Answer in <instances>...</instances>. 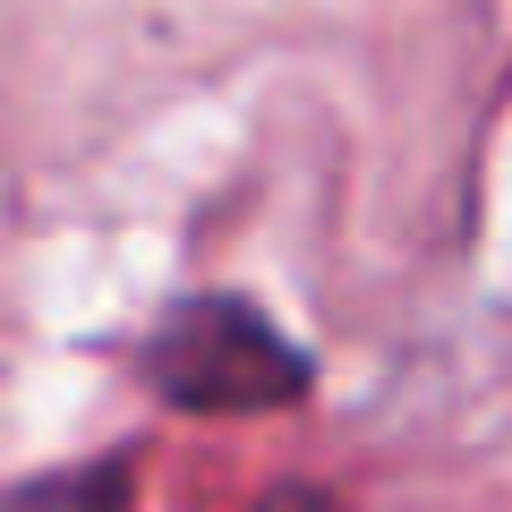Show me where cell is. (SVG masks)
<instances>
[{"instance_id":"6da1fadb","label":"cell","mask_w":512,"mask_h":512,"mask_svg":"<svg viewBox=\"0 0 512 512\" xmlns=\"http://www.w3.org/2000/svg\"><path fill=\"white\" fill-rule=\"evenodd\" d=\"M146 384L171 410H197V419H248V410H291L308 402V350L274 325L265 308L231 291H197L146 333Z\"/></svg>"},{"instance_id":"7a4b0ae2","label":"cell","mask_w":512,"mask_h":512,"mask_svg":"<svg viewBox=\"0 0 512 512\" xmlns=\"http://www.w3.org/2000/svg\"><path fill=\"white\" fill-rule=\"evenodd\" d=\"M137 461H69V470H35V478H0V512H128Z\"/></svg>"},{"instance_id":"3957f363","label":"cell","mask_w":512,"mask_h":512,"mask_svg":"<svg viewBox=\"0 0 512 512\" xmlns=\"http://www.w3.org/2000/svg\"><path fill=\"white\" fill-rule=\"evenodd\" d=\"M248 512H342V495H333V487H316V478H274V487L256 495Z\"/></svg>"}]
</instances>
